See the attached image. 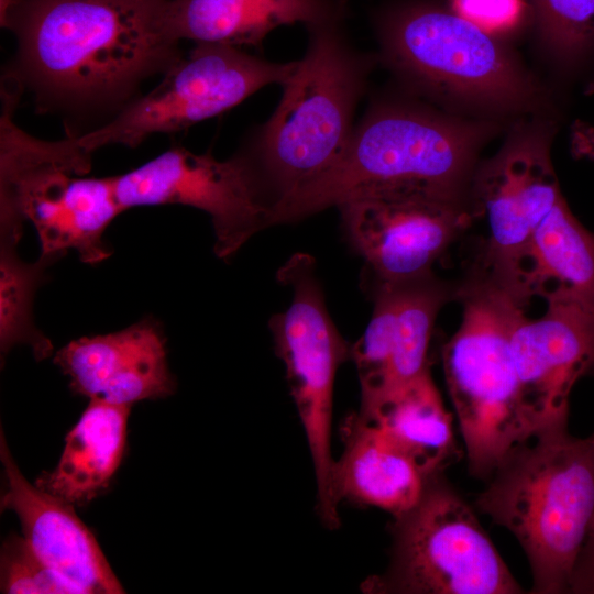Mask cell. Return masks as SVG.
Returning a JSON list of instances; mask_svg holds the SVG:
<instances>
[{
    "mask_svg": "<svg viewBox=\"0 0 594 594\" xmlns=\"http://www.w3.org/2000/svg\"><path fill=\"white\" fill-rule=\"evenodd\" d=\"M22 233L0 226V350L3 356L25 344L42 361L51 356L53 344L34 324L32 306L44 270L53 261L42 256L34 263L22 261L16 251Z\"/></svg>",
    "mask_w": 594,
    "mask_h": 594,
    "instance_id": "22",
    "label": "cell"
},
{
    "mask_svg": "<svg viewBox=\"0 0 594 594\" xmlns=\"http://www.w3.org/2000/svg\"><path fill=\"white\" fill-rule=\"evenodd\" d=\"M0 460L7 483L1 510L18 516L23 538L35 553L82 594L124 593L95 535L76 515L75 506L28 482L2 430Z\"/></svg>",
    "mask_w": 594,
    "mask_h": 594,
    "instance_id": "16",
    "label": "cell"
},
{
    "mask_svg": "<svg viewBox=\"0 0 594 594\" xmlns=\"http://www.w3.org/2000/svg\"><path fill=\"white\" fill-rule=\"evenodd\" d=\"M19 0H0V24L8 29L10 15Z\"/></svg>",
    "mask_w": 594,
    "mask_h": 594,
    "instance_id": "28",
    "label": "cell"
},
{
    "mask_svg": "<svg viewBox=\"0 0 594 594\" xmlns=\"http://www.w3.org/2000/svg\"><path fill=\"white\" fill-rule=\"evenodd\" d=\"M570 150L573 157L594 162V124L576 120L570 130Z\"/></svg>",
    "mask_w": 594,
    "mask_h": 594,
    "instance_id": "27",
    "label": "cell"
},
{
    "mask_svg": "<svg viewBox=\"0 0 594 594\" xmlns=\"http://www.w3.org/2000/svg\"><path fill=\"white\" fill-rule=\"evenodd\" d=\"M277 279L292 287L293 299L268 326L308 443L319 517L327 528L337 529L339 507L331 493L333 386L339 366L351 359L352 345L329 316L311 255L294 254L278 270Z\"/></svg>",
    "mask_w": 594,
    "mask_h": 594,
    "instance_id": "9",
    "label": "cell"
},
{
    "mask_svg": "<svg viewBox=\"0 0 594 594\" xmlns=\"http://www.w3.org/2000/svg\"><path fill=\"white\" fill-rule=\"evenodd\" d=\"M490 130L418 106H375L326 172L271 206L268 226L337 207L374 186L415 184L465 197Z\"/></svg>",
    "mask_w": 594,
    "mask_h": 594,
    "instance_id": "3",
    "label": "cell"
},
{
    "mask_svg": "<svg viewBox=\"0 0 594 594\" xmlns=\"http://www.w3.org/2000/svg\"><path fill=\"white\" fill-rule=\"evenodd\" d=\"M344 449L334 460L331 493L342 499L377 507L394 518L420 499L428 480L414 461L358 413L342 426Z\"/></svg>",
    "mask_w": 594,
    "mask_h": 594,
    "instance_id": "17",
    "label": "cell"
},
{
    "mask_svg": "<svg viewBox=\"0 0 594 594\" xmlns=\"http://www.w3.org/2000/svg\"><path fill=\"white\" fill-rule=\"evenodd\" d=\"M551 130L516 127L501 150L475 169L470 186L473 221L486 222L471 275L505 289L519 304L531 238L564 198L550 157Z\"/></svg>",
    "mask_w": 594,
    "mask_h": 594,
    "instance_id": "11",
    "label": "cell"
},
{
    "mask_svg": "<svg viewBox=\"0 0 594 594\" xmlns=\"http://www.w3.org/2000/svg\"><path fill=\"white\" fill-rule=\"evenodd\" d=\"M54 363L68 376L74 393L109 404L132 406L176 389L162 327L152 318L73 340L56 352Z\"/></svg>",
    "mask_w": 594,
    "mask_h": 594,
    "instance_id": "15",
    "label": "cell"
},
{
    "mask_svg": "<svg viewBox=\"0 0 594 594\" xmlns=\"http://www.w3.org/2000/svg\"><path fill=\"white\" fill-rule=\"evenodd\" d=\"M386 571L362 590L375 594H519L475 513L441 475L428 480L418 503L395 517Z\"/></svg>",
    "mask_w": 594,
    "mask_h": 594,
    "instance_id": "8",
    "label": "cell"
},
{
    "mask_svg": "<svg viewBox=\"0 0 594 594\" xmlns=\"http://www.w3.org/2000/svg\"><path fill=\"white\" fill-rule=\"evenodd\" d=\"M339 24L307 26L306 54L282 85L280 102L249 154L263 186L272 188L271 206L326 172L353 131L373 58L351 47Z\"/></svg>",
    "mask_w": 594,
    "mask_h": 594,
    "instance_id": "4",
    "label": "cell"
},
{
    "mask_svg": "<svg viewBox=\"0 0 594 594\" xmlns=\"http://www.w3.org/2000/svg\"><path fill=\"white\" fill-rule=\"evenodd\" d=\"M8 29L22 84L75 109H121L144 79L183 57L168 0H19Z\"/></svg>",
    "mask_w": 594,
    "mask_h": 594,
    "instance_id": "1",
    "label": "cell"
},
{
    "mask_svg": "<svg viewBox=\"0 0 594 594\" xmlns=\"http://www.w3.org/2000/svg\"><path fill=\"white\" fill-rule=\"evenodd\" d=\"M536 319L525 312L510 336L519 397L531 436L568 425L571 392L594 367V304L570 294L546 298Z\"/></svg>",
    "mask_w": 594,
    "mask_h": 594,
    "instance_id": "14",
    "label": "cell"
},
{
    "mask_svg": "<svg viewBox=\"0 0 594 594\" xmlns=\"http://www.w3.org/2000/svg\"><path fill=\"white\" fill-rule=\"evenodd\" d=\"M340 0H168V21L177 41L260 47L282 25L341 21Z\"/></svg>",
    "mask_w": 594,
    "mask_h": 594,
    "instance_id": "18",
    "label": "cell"
},
{
    "mask_svg": "<svg viewBox=\"0 0 594 594\" xmlns=\"http://www.w3.org/2000/svg\"><path fill=\"white\" fill-rule=\"evenodd\" d=\"M0 129V215L34 226L44 258L74 250L97 264L112 253L103 235L123 209L113 177L87 176L91 157L70 142L38 140L13 121L18 94L6 95Z\"/></svg>",
    "mask_w": 594,
    "mask_h": 594,
    "instance_id": "6",
    "label": "cell"
},
{
    "mask_svg": "<svg viewBox=\"0 0 594 594\" xmlns=\"http://www.w3.org/2000/svg\"><path fill=\"white\" fill-rule=\"evenodd\" d=\"M295 62L275 63L239 47L198 43L164 73L161 84L123 106L98 129L70 136L85 155L107 145L138 146L155 133H174L218 116L271 85H283Z\"/></svg>",
    "mask_w": 594,
    "mask_h": 594,
    "instance_id": "10",
    "label": "cell"
},
{
    "mask_svg": "<svg viewBox=\"0 0 594 594\" xmlns=\"http://www.w3.org/2000/svg\"><path fill=\"white\" fill-rule=\"evenodd\" d=\"M571 592L594 593V515L575 568Z\"/></svg>",
    "mask_w": 594,
    "mask_h": 594,
    "instance_id": "26",
    "label": "cell"
},
{
    "mask_svg": "<svg viewBox=\"0 0 594 594\" xmlns=\"http://www.w3.org/2000/svg\"><path fill=\"white\" fill-rule=\"evenodd\" d=\"M539 30L558 66L572 77L594 73V0H532Z\"/></svg>",
    "mask_w": 594,
    "mask_h": 594,
    "instance_id": "23",
    "label": "cell"
},
{
    "mask_svg": "<svg viewBox=\"0 0 594 594\" xmlns=\"http://www.w3.org/2000/svg\"><path fill=\"white\" fill-rule=\"evenodd\" d=\"M131 406L90 399L65 437L56 468L35 485L45 493L81 507L106 491L127 447Z\"/></svg>",
    "mask_w": 594,
    "mask_h": 594,
    "instance_id": "19",
    "label": "cell"
},
{
    "mask_svg": "<svg viewBox=\"0 0 594 594\" xmlns=\"http://www.w3.org/2000/svg\"><path fill=\"white\" fill-rule=\"evenodd\" d=\"M476 506L522 548L537 594L571 592L594 515V432L568 425L518 443L491 476Z\"/></svg>",
    "mask_w": 594,
    "mask_h": 594,
    "instance_id": "2",
    "label": "cell"
},
{
    "mask_svg": "<svg viewBox=\"0 0 594 594\" xmlns=\"http://www.w3.org/2000/svg\"><path fill=\"white\" fill-rule=\"evenodd\" d=\"M0 588L9 594H82L53 570L23 537L9 536L0 553Z\"/></svg>",
    "mask_w": 594,
    "mask_h": 594,
    "instance_id": "24",
    "label": "cell"
},
{
    "mask_svg": "<svg viewBox=\"0 0 594 594\" xmlns=\"http://www.w3.org/2000/svg\"><path fill=\"white\" fill-rule=\"evenodd\" d=\"M383 57L404 79L432 96L513 111L537 89L492 35L453 11L408 3L380 20Z\"/></svg>",
    "mask_w": 594,
    "mask_h": 594,
    "instance_id": "7",
    "label": "cell"
},
{
    "mask_svg": "<svg viewBox=\"0 0 594 594\" xmlns=\"http://www.w3.org/2000/svg\"><path fill=\"white\" fill-rule=\"evenodd\" d=\"M455 297L462 320L442 348L444 378L469 472L488 479L514 447L531 437L510 352L513 328L526 308L505 289L476 276Z\"/></svg>",
    "mask_w": 594,
    "mask_h": 594,
    "instance_id": "5",
    "label": "cell"
},
{
    "mask_svg": "<svg viewBox=\"0 0 594 594\" xmlns=\"http://www.w3.org/2000/svg\"><path fill=\"white\" fill-rule=\"evenodd\" d=\"M453 12L487 33L515 26L522 12L521 0H451Z\"/></svg>",
    "mask_w": 594,
    "mask_h": 594,
    "instance_id": "25",
    "label": "cell"
},
{
    "mask_svg": "<svg viewBox=\"0 0 594 594\" xmlns=\"http://www.w3.org/2000/svg\"><path fill=\"white\" fill-rule=\"evenodd\" d=\"M571 294L594 304V233L560 200L536 229L520 280V300Z\"/></svg>",
    "mask_w": 594,
    "mask_h": 594,
    "instance_id": "21",
    "label": "cell"
},
{
    "mask_svg": "<svg viewBox=\"0 0 594 594\" xmlns=\"http://www.w3.org/2000/svg\"><path fill=\"white\" fill-rule=\"evenodd\" d=\"M435 187L363 188L337 207L367 284L398 285L432 275V265L472 224L470 201Z\"/></svg>",
    "mask_w": 594,
    "mask_h": 594,
    "instance_id": "12",
    "label": "cell"
},
{
    "mask_svg": "<svg viewBox=\"0 0 594 594\" xmlns=\"http://www.w3.org/2000/svg\"><path fill=\"white\" fill-rule=\"evenodd\" d=\"M358 414L409 457L427 480L441 475L460 458L452 416L430 371Z\"/></svg>",
    "mask_w": 594,
    "mask_h": 594,
    "instance_id": "20",
    "label": "cell"
},
{
    "mask_svg": "<svg viewBox=\"0 0 594 594\" xmlns=\"http://www.w3.org/2000/svg\"><path fill=\"white\" fill-rule=\"evenodd\" d=\"M123 210L136 206L184 205L207 212L215 230V253L233 256L268 227L271 204L248 154L220 161L174 146L124 174L112 176Z\"/></svg>",
    "mask_w": 594,
    "mask_h": 594,
    "instance_id": "13",
    "label": "cell"
}]
</instances>
